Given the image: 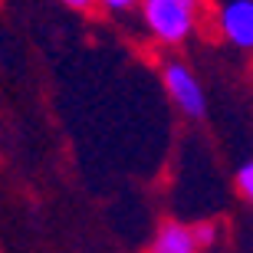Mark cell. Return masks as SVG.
Segmentation results:
<instances>
[{"mask_svg":"<svg viewBox=\"0 0 253 253\" xmlns=\"http://www.w3.org/2000/svg\"><path fill=\"white\" fill-rule=\"evenodd\" d=\"M102 3H105L109 10H128L131 3H135V0H102Z\"/></svg>","mask_w":253,"mask_h":253,"instance_id":"cell-8","label":"cell"},{"mask_svg":"<svg viewBox=\"0 0 253 253\" xmlns=\"http://www.w3.org/2000/svg\"><path fill=\"white\" fill-rule=\"evenodd\" d=\"M148 253H201V244L191 227H181V224H161V230L155 234Z\"/></svg>","mask_w":253,"mask_h":253,"instance_id":"cell-4","label":"cell"},{"mask_svg":"<svg viewBox=\"0 0 253 253\" xmlns=\"http://www.w3.org/2000/svg\"><path fill=\"white\" fill-rule=\"evenodd\" d=\"M201 0H145V20L165 43H181L197 20Z\"/></svg>","mask_w":253,"mask_h":253,"instance_id":"cell-1","label":"cell"},{"mask_svg":"<svg viewBox=\"0 0 253 253\" xmlns=\"http://www.w3.org/2000/svg\"><path fill=\"white\" fill-rule=\"evenodd\" d=\"M165 85H168L171 99L181 105L184 115H201L204 112V92H201L197 79L184 69V66H178V63L165 66Z\"/></svg>","mask_w":253,"mask_h":253,"instance_id":"cell-2","label":"cell"},{"mask_svg":"<svg viewBox=\"0 0 253 253\" xmlns=\"http://www.w3.org/2000/svg\"><path fill=\"white\" fill-rule=\"evenodd\" d=\"M237 188L253 201V161H247L244 168H240V174H237Z\"/></svg>","mask_w":253,"mask_h":253,"instance_id":"cell-5","label":"cell"},{"mask_svg":"<svg viewBox=\"0 0 253 253\" xmlns=\"http://www.w3.org/2000/svg\"><path fill=\"white\" fill-rule=\"evenodd\" d=\"M63 3H66V7L83 10V13H85V10H92V3H95V0H63Z\"/></svg>","mask_w":253,"mask_h":253,"instance_id":"cell-7","label":"cell"},{"mask_svg":"<svg viewBox=\"0 0 253 253\" xmlns=\"http://www.w3.org/2000/svg\"><path fill=\"white\" fill-rule=\"evenodd\" d=\"M194 230V237H197V244H201V250H204L211 240H214V227L211 224H197V227H191Z\"/></svg>","mask_w":253,"mask_h":253,"instance_id":"cell-6","label":"cell"},{"mask_svg":"<svg viewBox=\"0 0 253 253\" xmlns=\"http://www.w3.org/2000/svg\"><path fill=\"white\" fill-rule=\"evenodd\" d=\"M220 30L237 46L253 49V0H234L220 13Z\"/></svg>","mask_w":253,"mask_h":253,"instance_id":"cell-3","label":"cell"}]
</instances>
